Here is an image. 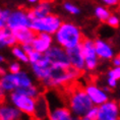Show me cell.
Masks as SVG:
<instances>
[{"label":"cell","instance_id":"1","mask_svg":"<svg viewBox=\"0 0 120 120\" xmlns=\"http://www.w3.org/2000/svg\"><path fill=\"white\" fill-rule=\"evenodd\" d=\"M82 71L77 70L72 66L70 67H58L52 66L49 76L42 82L44 88L58 89L69 86L79 79Z\"/></svg>","mask_w":120,"mask_h":120},{"label":"cell","instance_id":"2","mask_svg":"<svg viewBox=\"0 0 120 120\" xmlns=\"http://www.w3.org/2000/svg\"><path fill=\"white\" fill-rule=\"evenodd\" d=\"M83 36L80 29L72 22H62L54 35V41L65 50L74 48L82 44Z\"/></svg>","mask_w":120,"mask_h":120},{"label":"cell","instance_id":"3","mask_svg":"<svg viewBox=\"0 0 120 120\" xmlns=\"http://www.w3.org/2000/svg\"><path fill=\"white\" fill-rule=\"evenodd\" d=\"M32 85H34L33 79L26 71L22 70L19 73H12L8 71L1 75L0 93L1 96H4L5 94H10L11 92L16 91L17 89L26 88Z\"/></svg>","mask_w":120,"mask_h":120},{"label":"cell","instance_id":"4","mask_svg":"<svg viewBox=\"0 0 120 120\" xmlns=\"http://www.w3.org/2000/svg\"><path fill=\"white\" fill-rule=\"evenodd\" d=\"M68 108L72 111L74 115L77 117H83L86 115L88 111L93 106H95L91 98L86 94L85 88H74L70 92L67 99Z\"/></svg>","mask_w":120,"mask_h":120},{"label":"cell","instance_id":"5","mask_svg":"<svg viewBox=\"0 0 120 120\" xmlns=\"http://www.w3.org/2000/svg\"><path fill=\"white\" fill-rule=\"evenodd\" d=\"M7 100L10 104L15 106L17 109L20 110L25 115L34 116L37 107V99L30 97V96L20 93L19 91L11 92L8 94Z\"/></svg>","mask_w":120,"mask_h":120},{"label":"cell","instance_id":"6","mask_svg":"<svg viewBox=\"0 0 120 120\" xmlns=\"http://www.w3.org/2000/svg\"><path fill=\"white\" fill-rule=\"evenodd\" d=\"M62 25V20L59 16L55 14H48V15L32 20L31 29L36 33H48L51 35H55L60 26Z\"/></svg>","mask_w":120,"mask_h":120},{"label":"cell","instance_id":"7","mask_svg":"<svg viewBox=\"0 0 120 120\" xmlns=\"http://www.w3.org/2000/svg\"><path fill=\"white\" fill-rule=\"evenodd\" d=\"M82 50V54L85 56L86 60V70L88 71H94L99 66V57L96 52L95 47V40L86 38L80 44Z\"/></svg>","mask_w":120,"mask_h":120},{"label":"cell","instance_id":"8","mask_svg":"<svg viewBox=\"0 0 120 120\" xmlns=\"http://www.w3.org/2000/svg\"><path fill=\"white\" fill-rule=\"evenodd\" d=\"M51 64L58 67H70V61L67 55V51L59 45H53L46 53L44 54Z\"/></svg>","mask_w":120,"mask_h":120},{"label":"cell","instance_id":"9","mask_svg":"<svg viewBox=\"0 0 120 120\" xmlns=\"http://www.w3.org/2000/svg\"><path fill=\"white\" fill-rule=\"evenodd\" d=\"M99 108L98 120H119L120 117V105L114 100H108Z\"/></svg>","mask_w":120,"mask_h":120},{"label":"cell","instance_id":"10","mask_svg":"<svg viewBox=\"0 0 120 120\" xmlns=\"http://www.w3.org/2000/svg\"><path fill=\"white\" fill-rule=\"evenodd\" d=\"M32 20L30 19L28 11L22 9H17L11 11L10 16L7 22V26L12 31L22 28H31Z\"/></svg>","mask_w":120,"mask_h":120},{"label":"cell","instance_id":"11","mask_svg":"<svg viewBox=\"0 0 120 120\" xmlns=\"http://www.w3.org/2000/svg\"><path fill=\"white\" fill-rule=\"evenodd\" d=\"M52 66L53 65L47 59V57L43 55V57L38 62L31 64V69H32V72L34 74V76L42 83L49 76L50 71L52 69Z\"/></svg>","mask_w":120,"mask_h":120},{"label":"cell","instance_id":"12","mask_svg":"<svg viewBox=\"0 0 120 120\" xmlns=\"http://www.w3.org/2000/svg\"><path fill=\"white\" fill-rule=\"evenodd\" d=\"M85 90L95 106H100L109 100V93H107L104 88H100L94 82H90L85 86Z\"/></svg>","mask_w":120,"mask_h":120},{"label":"cell","instance_id":"13","mask_svg":"<svg viewBox=\"0 0 120 120\" xmlns=\"http://www.w3.org/2000/svg\"><path fill=\"white\" fill-rule=\"evenodd\" d=\"M53 35L48 34V33H38L32 45L36 51L45 54L53 46Z\"/></svg>","mask_w":120,"mask_h":120},{"label":"cell","instance_id":"14","mask_svg":"<svg viewBox=\"0 0 120 120\" xmlns=\"http://www.w3.org/2000/svg\"><path fill=\"white\" fill-rule=\"evenodd\" d=\"M48 120H79V117L74 115L68 106H57L50 107Z\"/></svg>","mask_w":120,"mask_h":120},{"label":"cell","instance_id":"15","mask_svg":"<svg viewBox=\"0 0 120 120\" xmlns=\"http://www.w3.org/2000/svg\"><path fill=\"white\" fill-rule=\"evenodd\" d=\"M66 51L71 66L76 68L77 70L82 71V72L83 70H86V60H85V56L82 54V46L79 45V46L68 49Z\"/></svg>","mask_w":120,"mask_h":120},{"label":"cell","instance_id":"16","mask_svg":"<svg viewBox=\"0 0 120 120\" xmlns=\"http://www.w3.org/2000/svg\"><path fill=\"white\" fill-rule=\"evenodd\" d=\"M95 47H96V52L100 60H112L113 57L115 56L114 49L108 42L102 40V39H97L95 40Z\"/></svg>","mask_w":120,"mask_h":120},{"label":"cell","instance_id":"17","mask_svg":"<svg viewBox=\"0 0 120 120\" xmlns=\"http://www.w3.org/2000/svg\"><path fill=\"white\" fill-rule=\"evenodd\" d=\"M22 112L12 104H2L0 107V120H20Z\"/></svg>","mask_w":120,"mask_h":120},{"label":"cell","instance_id":"18","mask_svg":"<svg viewBox=\"0 0 120 120\" xmlns=\"http://www.w3.org/2000/svg\"><path fill=\"white\" fill-rule=\"evenodd\" d=\"M51 13V3L48 0H42L36 7L31 10H28V14L31 20L41 19Z\"/></svg>","mask_w":120,"mask_h":120},{"label":"cell","instance_id":"19","mask_svg":"<svg viewBox=\"0 0 120 120\" xmlns=\"http://www.w3.org/2000/svg\"><path fill=\"white\" fill-rule=\"evenodd\" d=\"M14 36L16 38L17 44L19 45H26L32 44L34 39L37 36V33L33 31L31 28H22L13 31Z\"/></svg>","mask_w":120,"mask_h":120},{"label":"cell","instance_id":"20","mask_svg":"<svg viewBox=\"0 0 120 120\" xmlns=\"http://www.w3.org/2000/svg\"><path fill=\"white\" fill-rule=\"evenodd\" d=\"M16 44L17 41L12 30H10L8 26L0 29V46L1 48H12Z\"/></svg>","mask_w":120,"mask_h":120},{"label":"cell","instance_id":"21","mask_svg":"<svg viewBox=\"0 0 120 120\" xmlns=\"http://www.w3.org/2000/svg\"><path fill=\"white\" fill-rule=\"evenodd\" d=\"M49 111L50 107L48 106L47 98L44 96H39L37 98V107H36V112H35V117L37 119H48L49 116Z\"/></svg>","mask_w":120,"mask_h":120},{"label":"cell","instance_id":"22","mask_svg":"<svg viewBox=\"0 0 120 120\" xmlns=\"http://www.w3.org/2000/svg\"><path fill=\"white\" fill-rule=\"evenodd\" d=\"M11 54L17 61L22 62V63H29V55L25 50L22 49V45H15L11 48Z\"/></svg>","mask_w":120,"mask_h":120},{"label":"cell","instance_id":"23","mask_svg":"<svg viewBox=\"0 0 120 120\" xmlns=\"http://www.w3.org/2000/svg\"><path fill=\"white\" fill-rule=\"evenodd\" d=\"M16 91H19L20 93H23V94L30 96V97H33L35 99H37L39 96H41V91L40 89L38 88L36 85H32L30 86H26V88H22V89H17Z\"/></svg>","mask_w":120,"mask_h":120},{"label":"cell","instance_id":"24","mask_svg":"<svg viewBox=\"0 0 120 120\" xmlns=\"http://www.w3.org/2000/svg\"><path fill=\"white\" fill-rule=\"evenodd\" d=\"M110 11L104 6H97L95 8V16L100 20V22H107L110 17Z\"/></svg>","mask_w":120,"mask_h":120},{"label":"cell","instance_id":"25","mask_svg":"<svg viewBox=\"0 0 120 120\" xmlns=\"http://www.w3.org/2000/svg\"><path fill=\"white\" fill-rule=\"evenodd\" d=\"M10 13L11 11L8 9H2L0 11V29L7 26V22L10 16Z\"/></svg>","mask_w":120,"mask_h":120},{"label":"cell","instance_id":"26","mask_svg":"<svg viewBox=\"0 0 120 120\" xmlns=\"http://www.w3.org/2000/svg\"><path fill=\"white\" fill-rule=\"evenodd\" d=\"M28 55H29V63L30 64H33V63H36V62H38L39 60H40L42 57H43L44 54L38 52V51H36L34 49L32 52H30Z\"/></svg>","mask_w":120,"mask_h":120},{"label":"cell","instance_id":"27","mask_svg":"<svg viewBox=\"0 0 120 120\" xmlns=\"http://www.w3.org/2000/svg\"><path fill=\"white\" fill-rule=\"evenodd\" d=\"M64 9L67 11L68 13L70 14H73V15H75V14H79V8L75 6V5H73L72 3H69V2H66V3H64Z\"/></svg>","mask_w":120,"mask_h":120},{"label":"cell","instance_id":"28","mask_svg":"<svg viewBox=\"0 0 120 120\" xmlns=\"http://www.w3.org/2000/svg\"><path fill=\"white\" fill-rule=\"evenodd\" d=\"M107 76L120 80V66H114L113 68L109 69L107 72Z\"/></svg>","mask_w":120,"mask_h":120},{"label":"cell","instance_id":"29","mask_svg":"<svg viewBox=\"0 0 120 120\" xmlns=\"http://www.w3.org/2000/svg\"><path fill=\"white\" fill-rule=\"evenodd\" d=\"M86 117L91 120H98V116H99V108L98 106H93L91 109L88 111L86 113Z\"/></svg>","mask_w":120,"mask_h":120},{"label":"cell","instance_id":"30","mask_svg":"<svg viewBox=\"0 0 120 120\" xmlns=\"http://www.w3.org/2000/svg\"><path fill=\"white\" fill-rule=\"evenodd\" d=\"M8 71L12 73H19V71H22V65L19 61L10 62L9 65H8Z\"/></svg>","mask_w":120,"mask_h":120},{"label":"cell","instance_id":"31","mask_svg":"<svg viewBox=\"0 0 120 120\" xmlns=\"http://www.w3.org/2000/svg\"><path fill=\"white\" fill-rule=\"evenodd\" d=\"M108 23V26H110L111 28H117L120 23V20H119V17L117 15H114V14H111L110 17L108 19V20L106 22Z\"/></svg>","mask_w":120,"mask_h":120},{"label":"cell","instance_id":"32","mask_svg":"<svg viewBox=\"0 0 120 120\" xmlns=\"http://www.w3.org/2000/svg\"><path fill=\"white\" fill-rule=\"evenodd\" d=\"M117 82H118V80H117V79H113V77H109V76H107L106 83H107V86H109V88H110L111 90L116 88V86H117Z\"/></svg>","mask_w":120,"mask_h":120},{"label":"cell","instance_id":"33","mask_svg":"<svg viewBox=\"0 0 120 120\" xmlns=\"http://www.w3.org/2000/svg\"><path fill=\"white\" fill-rule=\"evenodd\" d=\"M102 1L108 6H115L120 2V0H102Z\"/></svg>","mask_w":120,"mask_h":120},{"label":"cell","instance_id":"34","mask_svg":"<svg viewBox=\"0 0 120 120\" xmlns=\"http://www.w3.org/2000/svg\"><path fill=\"white\" fill-rule=\"evenodd\" d=\"M112 64H113V66H120V53L113 57Z\"/></svg>","mask_w":120,"mask_h":120},{"label":"cell","instance_id":"35","mask_svg":"<svg viewBox=\"0 0 120 120\" xmlns=\"http://www.w3.org/2000/svg\"><path fill=\"white\" fill-rule=\"evenodd\" d=\"M22 49L26 51V53H30V52H32L33 50H34V47H33V45L32 44H26V45H22Z\"/></svg>","mask_w":120,"mask_h":120},{"label":"cell","instance_id":"36","mask_svg":"<svg viewBox=\"0 0 120 120\" xmlns=\"http://www.w3.org/2000/svg\"><path fill=\"white\" fill-rule=\"evenodd\" d=\"M79 120H91V119H89L86 116H83V117H80Z\"/></svg>","mask_w":120,"mask_h":120},{"label":"cell","instance_id":"37","mask_svg":"<svg viewBox=\"0 0 120 120\" xmlns=\"http://www.w3.org/2000/svg\"><path fill=\"white\" fill-rule=\"evenodd\" d=\"M29 2H31V3H36V2H38V1H40V0H28Z\"/></svg>","mask_w":120,"mask_h":120},{"label":"cell","instance_id":"38","mask_svg":"<svg viewBox=\"0 0 120 120\" xmlns=\"http://www.w3.org/2000/svg\"><path fill=\"white\" fill-rule=\"evenodd\" d=\"M0 60H1V62H3V61H4V58H3V56H1V57H0Z\"/></svg>","mask_w":120,"mask_h":120},{"label":"cell","instance_id":"39","mask_svg":"<svg viewBox=\"0 0 120 120\" xmlns=\"http://www.w3.org/2000/svg\"><path fill=\"white\" fill-rule=\"evenodd\" d=\"M119 120H120V117H119Z\"/></svg>","mask_w":120,"mask_h":120}]
</instances>
